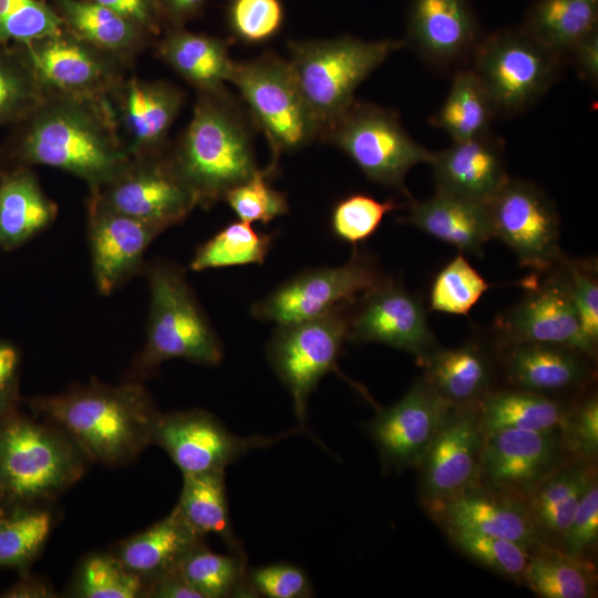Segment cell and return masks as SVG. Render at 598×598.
<instances>
[{
    "label": "cell",
    "instance_id": "1",
    "mask_svg": "<svg viewBox=\"0 0 598 598\" xmlns=\"http://www.w3.org/2000/svg\"><path fill=\"white\" fill-rule=\"evenodd\" d=\"M17 126L12 155L21 165L64 171L90 192L112 181L132 157L111 99L48 93Z\"/></svg>",
    "mask_w": 598,
    "mask_h": 598
},
{
    "label": "cell",
    "instance_id": "2",
    "mask_svg": "<svg viewBox=\"0 0 598 598\" xmlns=\"http://www.w3.org/2000/svg\"><path fill=\"white\" fill-rule=\"evenodd\" d=\"M34 413L62 427L89 460L109 466L134 461L153 444L161 412L145 386L91 383L29 401Z\"/></svg>",
    "mask_w": 598,
    "mask_h": 598
},
{
    "label": "cell",
    "instance_id": "3",
    "mask_svg": "<svg viewBox=\"0 0 598 598\" xmlns=\"http://www.w3.org/2000/svg\"><path fill=\"white\" fill-rule=\"evenodd\" d=\"M255 124L226 90L197 92L193 114L169 155L198 206L209 208L259 171Z\"/></svg>",
    "mask_w": 598,
    "mask_h": 598
},
{
    "label": "cell",
    "instance_id": "4",
    "mask_svg": "<svg viewBox=\"0 0 598 598\" xmlns=\"http://www.w3.org/2000/svg\"><path fill=\"white\" fill-rule=\"evenodd\" d=\"M16 411L0 416V508L49 505L91 461L59 425Z\"/></svg>",
    "mask_w": 598,
    "mask_h": 598
},
{
    "label": "cell",
    "instance_id": "5",
    "mask_svg": "<svg viewBox=\"0 0 598 598\" xmlns=\"http://www.w3.org/2000/svg\"><path fill=\"white\" fill-rule=\"evenodd\" d=\"M404 45V40L365 41L350 35L288 42V62L318 138L355 101L358 86Z\"/></svg>",
    "mask_w": 598,
    "mask_h": 598
},
{
    "label": "cell",
    "instance_id": "6",
    "mask_svg": "<svg viewBox=\"0 0 598 598\" xmlns=\"http://www.w3.org/2000/svg\"><path fill=\"white\" fill-rule=\"evenodd\" d=\"M147 276L151 307L137 369L146 374L171 359L218 364L223 359L221 343L184 274L172 264L156 262L150 267Z\"/></svg>",
    "mask_w": 598,
    "mask_h": 598
},
{
    "label": "cell",
    "instance_id": "7",
    "mask_svg": "<svg viewBox=\"0 0 598 598\" xmlns=\"http://www.w3.org/2000/svg\"><path fill=\"white\" fill-rule=\"evenodd\" d=\"M255 126L271 150L267 168L276 173L282 153L301 150L318 138V132L288 60L265 53L235 62L230 78Z\"/></svg>",
    "mask_w": 598,
    "mask_h": 598
},
{
    "label": "cell",
    "instance_id": "8",
    "mask_svg": "<svg viewBox=\"0 0 598 598\" xmlns=\"http://www.w3.org/2000/svg\"><path fill=\"white\" fill-rule=\"evenodd\" d=\"M471 68L495 115H515L537 102L557 80L565 60L520 28L481 38Z\"/></svg>",
    "mask_w": 598,
    "mask_h": 598
},
{
    "label": "cell",
    "instance_id": "9",
    "mask_svg": "<svg viewBox=\"0 0 598 598\" xmlns=\"http://www.w3.org/2000/svg\"><path fill=\"white\" fill-rule=\"evenodd\" d=\"M344 153L371 182L406 196L405 176L432 152L404 130L395 112L354 101L320 137Z\"/></svg>",
    "mask_w": 598,
    "mask_h": 598
},
{
    "label": "cell",
    "instance_id": "10",
    "mask_svg": "<svg viewBox=\"0 0 598 598\" xmlns=\"http://www.w3.org/2000/svg\"><path fill=\"white\" fill-rule=\"evenodd\" d=\"M348 306L313 319L279 324L267 346L268 361L289 391L300 425H305L309 396L320 380L329 372L344 378L338 359L348 340Z\"/></svg>",
    "mask_w": 598,
    "mask_h": 598
},
{
    "label": "cell",
    "instance_id": "11",
    "mask_svg": "<svg viewBox=\"0 0 598 598\" xmlns=\"http://www.w3.org/2000/svg\"><path fill=\"white\" fill-rule=\"evenodd\" d=\"M383 279L370 256L354 246L346 264L301 271L255 302L250 311L254 318L277 326L300 322L354 303Z\"/></svg>",
    "mask_w": 598,
    "mask_h": 598
},
{
    "label": "cell",
    "instance_id": "12",
    "mask_svg": "<svg viewBox=\"0 0 598 598\" xmlns=\"http://www.w3.org/2000/svg\"><path fill=\"white\" fill-rule=\"evenodd\" d=\"M89 198L163 231L181 223L198 206L195 194L174 166L169 146L161 152L132 156L112 181L90 192Z\"/></svg>",
    "mask_w": 598,
    "mask_h": 598
},
{
    "label": "cell",
    "instance_id": "13",
    "mask_svg": "<svg viewBox=\"0 0 598 598\" xmlns=\"http://www.w3.org/2000/svg\"><path fill=\"white\" fill-rule=\"evenodd\" d=\"M309 433L305 425L274 436H239L231 433L215 415L200 410L161 413L153 444L162 447L182 474L225 471L252 450L268 448L293 434Z\"/></svg>",
    "mask_w": 598,
    "mask_h": 598
},
{
    "label": "cell",
    "instance_id": "14",
    "mask_svg": "<svg viewBox=\"0 0 598 598\" xmlns=\"http://www.w3.org/2000/svg\"><path fill=\"white\" fill-rule=\"evenodd\" d=\"M19 44L47 93L111 99L130 66L64 28Z\"/></svg>",
    "mask_w": 598,
    "mask_h": 598
},
{
    "label": "cell",
    "instance_id": "15",
    "mask_svg": "<svg viewBox=\"0 0 598 598\" xmlns=\"http://www.w3.org/2000/svg\"><path fill=\"white\" fill-rule=\"evenodd\" d=\"M486 206L493 237L506 244L523 267L546 271L560 260L558 214L539 188L509 178Z\"/></svg>",
    "mask_w": 598,
    "mask_h": 598
},
{
    "label": "cell",
    "instance_id": "16",
    "mask_svg": "<svg viewBox=\"0 0 598 598\" xmlns=\"http://www.w3.org/2000/svg\"><path fill=\"white\" fill-rule=\"evenodd\" d=\"M564 451L559 432L504 430L486 434L476 481L487 491L526 498L563 466Z\"/></svg>",
    "mask_w": 598,
    "mask_h": 598
},
{
    "label": "cell",
    "instance_id": "17",
    "mask_svg": "<svg viewBox=\"0 0 598 598\" xmlns=\"http://www.w3.org/2000/svg\"><path fill=\"white\" fill-rule=\"evenodd\" d=\"M454 408L424 380L415 382L396 403L379 408L368 433L384 468L419 466Z\"/></svg>",
    "mask_w": 598,
    "mask_h": 598
},
{
    "label": "cell",
    "instance_id": "18",
    "mask_svg": "<svg viewBox=\"0 0 598 598\" xmlns=\"http://www.w3.org/2000/svg\"><path fill=\"white\" fill-rule=\"evenodd\" d=\"M348 340L385 344L419 362L437 347L421 299L390 279L362 296L358 309L349 312Z\"/></svg>",
    "mask_w": 598,
    "mask_h": 598
},
{
    "label": "cell",
    "instance_id": "19",
    "mask_svg": "<svg viewBox=\"0 0 598 598\" xmlns=\"http://www.w3.org/2000/svg\"><path fill=\"white\" fill-rule=\"evenodd\" d=\"M499 328L508 346L544 343L594 357L597 348L584 336L563 271L530 283L526 296L502 318Z\"/></svg>",
    "mask_w": 598,
    "mask_h": 598
},
{
    "label": "cell",
    "instance_id": "20",
    "mask_svg": "<svg viewBox=\"0 0 598 598\" xmlns=\"http://www.w3.org/2000/svg\"><path fill=\"white\" fill-rule=\"evenodd\" d=\"M484 434L473 405L455 406L421 463V497L431 507L473 487Z\"/></svg>",
    "mask_w": 598,
    "mask_h": 598
},
{
    "label": "cell",
    "instance_id": "21",
    "mask_svg": "<svg viewBox=\"0 0 598 598\" xmlns=\"http://www.w3.org/2000/svg\"><path fill=\"white\" fill-rule=\"evenodd\" d=\"M163 230L110 210L89 198L87 237L96 289L110 295L142 266L150 244Z\"/></svg>",
    "mask_w": 598,
    "mask_h": 598
},
{
    "label": "cell",
    "instance_id": "22",
    "mask_svg": "<svg viewBox=\"0 0 598 598\" xmlns=\"http://www.w3.org/2000/svg\"><path fill=\"white\" fill-rule=\"evenodd\" d=\"M480 39L468 0H410L404 42L427 64L442 70L458 64Z\"/></svg>",
    "mask_w": 598,
    "mask_h": 598
},
{
    "label": "cell",
    "instance_id": "23",
    "mask_svg": "<svg viewBox=\"0 0 598 598\" xmlns=\"http://www.w3.org/2000/svg\"><path fill=\"white\" fill-rule=\"evenodd\" d=\"M111 101L131 156L168 147V133L185 95L167 81L125 78Z\"/></svg>",
    "mask_w": 598,
    "mask_h": 598
},
{
    "label": "cell",
    "instance_id": "24",
    "mask_svg": "<svg viewBox=\"0 0 598 598\" xmlns=\"http://www.w3.org/2000/svg\"><path fill=\"white\" fill-rule=\"evenodd\" d=\"M436 190L487 204L509 179L503 143L489 132L432 154Z\"/></svg>",
    "mask_w": 598,
    "mask_h": 598
},
{
    "label": "cell",
    "instance_id": "25",
    "mask_svg": "<svg viewBox=\"0 0 598 598\" xmlns=\"http://www.w3.org/2000/svg\"><path fill=\"white\" fill-rule=\"evenodd\" d=\"M431 511L446 528L508 539L528 549L543 543L525 504L515 497L470 487Z\"/></svg>",
    "mask_w": 598,
    "mask_h": 598
},
{
    "label": "cell",
    "instance_id": "26",
    "mask_svg": "<svg viewBox=\"0 0 598 598\" xmlns=\"http://www.w3.org/2000/svg\"><path fill=\"white\" fill-rule=\"evenodd\" d=\"M204 543L205 537L174 507L166 517L118 542L110 551L146 586L178 569L187 555Z\"/></svg>",
    "mask_w": 598,
    "mask_h": 598
},
{
    "label": "cell",
    "instance_id": "27",
    "mask_svg": "<svg viewBox=\"0 0 598 598\" xmlns=\"http://www.w3.org/2000/svg\"><path fill=\"white\" fill-rule=\"evenodd\" d=\"M401 221L462 254L481 256L493 238L486 204L439 190L427 199L410 200Z\"/></svg>",
    "mask_w": 598,
    "mask_h": 598
},
{
    "label": "cell",
    "instance_id": "28",
    "mask_svg": "<svg viewBox=\"0 0 598 598\" xmlns=\"http://www.w3.org/2000/svg\"><path fill=\"white\" fill-rule=\"evenodd\" d=\"M63 28L127 65L155 38L138 24L91 0H50Z\"/></svg>",
    "mask_w": 598,
    "mask_h": 598
},
{
    "label": "cell",
    "instance_id": "29",
    "mask_svg": "<svg viewBox=\"0 0 598 598\" xmlns=\"http://www.w3.org/2000/svg\"><path fill=\"white\" fill-rule=\"evenodd\" d=\"M156 49L158 56L197 92L219 90L230 81L235 61L224 39L167 27Z\"/></svg>",
    "mask_w": 598,
    "mask_h": 598
},
{
    "label": "cell",
    "instance_id": "30",
    "mask_svg": "<svg viewBox=\"0 0 598 598\" xmlns=\"http://www.w3.org/2000/svg\"><path fill=\"white\" fill-rule=\"evenodd\" d=\"M56 204L43 192L29 166L20 165L0 176V247L12 250L48 228Z\"/></svg>",
    "mask_w": 598,
    "mask_h": 598
},
{
    "label": "cell",
    "instance_id": "31",
    "mask_svg": "<svg viewBox=\"0 0 598 598\" xmlns=\"http://www.w3.org/2000/svg\"><path fill=\"white\" fill-rule=\"evenodd\" d=\"M571 349L544 343L509 346L505 369L509 381L518 389L545 394L582 383L588 370Z\"/></svg>",
    "mask_w": 598,
    "mask_h": 598
},
{
    "label": "cell",
    "instance_id": "32",
    "mask_svg": "<svg viewBox=\"0 0 598 598\" xmlns=\"http://www.w3.org/2000/svg\"><path fill=\"white\" fill-rule=\"evenodd\" d=\"M420 363L424 381L453 406L473 405L484 398L491 382V364L475 343L435 348Z\"/></svg>",
    "mask_w": 598,
    "mask_h": 598
},
{
    "label": "cell",
    "instance_id": "33",
    "mask_svg": "<svg viewBox=\"0 0 598 598\" xmlns=\"http://www.w3.org/2000/svg\"><path fill=\"white\" fill-rule=\"evenodd\" d=\"M598 0H537L522 30L567 62L570 52L597 32Z\"/></svg>",
    "mask_w": 598,
    "mask_h": 598
},
{
    "label": "cell",
    "instance_id": "34",
    "mask_svg": "<svg viewBox=\"0 0 598 598\" xmlns=\"http://www.w3.org/2000/svg\"><path fill=\"white\" fill-rule=\"evenodd\" d=\"M595 472L586 461L561 466L528 494L524 504L543 539L560 543Z\"/></svg>",
    "mask_w": 598,
    "mask_h": 598
},
{
    "label": "cell",
    "instance_id": "35",
    "mask_svg": "<svg viewBox=\"0 0 598 598\" xmlns=\"http://www.w3.org/2000/svg\"><path fill=\"white\" fill-rule=\"evenodd\" d=\"M477 413L486 435L504 430L559 432L567 411L545 394L517 388L484 396Z\"/></svg>",
    "mask_w": 598,
    "mask_h": 598
},
{
    "label": "cell",
    "instance_id": "36",
    "mask_svg": "<svg viewBox=\"0 0 598 598\" xmlns=\"http://www.w3.org/2000/svg\"><path fill=\"white\" fill-rule=\"evenodd\" d=\"M175 507L197 533L204 537L215 535L230 551L245 554L230 520L225 471L184 474Z\"/></svg>",
    "mask_w": 598,
    "mask_h": 598
},
{
    "label": "cell",
    "instance_id": "37",
    "mask_svg": "<svg viewBox=\"0 0 598 598\" xmlns=\"http://www.w3.org/2000/svg\"><path fill=\"white\" fill-rule=\"evenodd\" d=\"M529 555L523 581L542 598H588L594 596L596 576L586 558H578L539 544Z\"/></svg>",
    "mask_w": 598,
    "mask_h": 598
},
{
    "label": "cell",
    "instance_id": "38",
    "mask_svg": "<svg viewBox=\"0 0 598 598\" xmlns=\"http://www.w3.org/2000/svg\"><path fill=\"white\" fill-rule=\"evenodd\" d=\"M495 116L483 84L468 68L455 72L448 94L431 122L457 142L488 133Z\"/></svg>",
    "mask_w": 598,
    "mask_h": 598
},
{
    "label": "cell",
    "instance_id": "39",
    "mask_svg": "<svg viewBox=\"0 0 598 598\" xmlns=\"http://www.w3.org/2000/svg\"><path fill=\"white\" fill-rule=\"evenodd\" d=\"M178 571L199 598L249 597L246 554H217L204 543L187 555Z\"/></svg>",
    "mask_w": 598,
    "mask_h": 598
},
{
    "label": "cell",
    "instance_id": "40",
    "mask_svg": "<svg viewBox=\"0 0 598 598\" xmlns=\"http://www.w3.org/2000/svg\"><path fill=\"white\" fill-rule=\"evenodd\" d=\"M53 523L49 505L0 508V566L25 571L45 545Z\"/></svg>",
    "mask_w": 598,
    "mask_h": 598
},
{
    "label": "cell",
    "instance_id": "41",
    "mask_svg": "<svg viewBox=\"0 0 598 598\" xmlns=\"http://www.w3.org/2000/svg\"><path fill=\"white\" fill-rule=\"evenodd\" d=\"M47 94L21 44L0 45V127L19 124Z\"/></svg>",
    "mask_w": 598,
    "mask_h": 598
},
{
    "label": "cell",
    "instance_id": "42",
    "mask_svg": "<svg viewBox=\"0 0 598 598\" xmlns=\"http://www.w3.org/2000/svg\"><path fill=\"white\" fill-rule=\"evenodd\" d=\"M272 240V234L258 231L251 224L241 220L234 221L196 249L189 268L203 271L212 268L261 265L269 254Z\"/></svg>",
    "mask_w": 598,
    "mask_h": 598
},
{
    "label": "cell",
    "instance_id": "43",
    "mask_svg": "<svg viewBox=\"0 0 598 598\" xmlns=\"http://www.w3.org/2000/svg\"><path fill=\"white\" fill-rule=\"evenodd\" d=\"M145 586L111 553H92L78 566L68 596L76 598H143Z\"/></svg>",
    "mask_w": 598,
    "mask_h": 598
},
{
    "label": "cell",
    "instance_id": "44",
    "mask_svg": "<svg viewBox=\"0 0 598 598\" xmlns=\"http://www.w3.org/2000/svg\"><path fill=\"white\" fill-rule=\"evenodd\" d=\"M489 288L485 278L460 252L434 276L429 308L432 311L467 316Z\"/></svg>",
    "mask_w": 598,
    "mask_h": 598
},
{
    "label": "cell",
    "instance_id": "45",
    "mask_svg": "<svg viewBox=\"0 0 598 598\" xmlns=\"http://www.w3.org/2000/svg\"><path fill=\"white\" fill-rule=\"evenodd\" d=\"M451 540L470 558L513 580H523L529 558L525 546L499 537L446 528Z\"/></svg>",
    "mask_w": 598,
    "mask_h": 598
},
{
    "label": "cell",
    "instance_id": "46",
    "mask_svg": "<svg viewBox=\"0 0 598 598\" xmlns=\"http://www.w3.org/2000/svg\"><path fill=\"white\" fill-rule=\"evenodd\" d=\"M398 207L394 200L382 202L364 193H352L334 204L331 230L338 239L357 246L370 238L383 218Z\"/></svg>",
    "mask_w": 598,
    "mask_h": 598
},
{
    "label": "cell",
    "instance_id": "47",
    "mask_svg": "<svg viewBox=\"0 0 598 598\" xmlns=\"http://www.w3.org/2000/svg\"><path fill=\"white\" fill-rule=\"evenodd\" d=\"M63 28L49 2L0 0V45L27 43Z\"/></svg>",
    "mask_w": 598,
    "mask_h": 598
},
{
    "label": "cell",
    "instance_id": "48",
    "mask_svg": "<svg viewBox=\"0 0 598 598\" xmlns=\"http://www.w3.org/2000/svg\"><path fill=\"white\" fill-rule=\"evenodd\" d=\"M274 174L266 167L231 188L224 200L239 220L268 224L288 213L289 204L283 193L275 189L269 179Z\"/></svg>",
    "mask_w": 598,
    "mask_h": 598
},
{
    "label": "cell",
    "instance_id": "49",
    "mask_svg": "<svg viewBox=\"0 0 598 598\" xmlns=\"http://www.w3.org/2000/svg\"><path fill=\"white\" fill-rule=\"evenodd\" d=\"M226 21L233 37L245 44H262L275 38L285 21L281 0H229Z\"/></svg>",
    "mask_w": 598,
    "mask_h": 598
},
{
    "label": "cell",
    "instance_id": "50",
    "mask_svg": "<svg viewBox=\"0 0 598 598\" xmlns=\"http://www.w3.org/2000/svg\"><path fill=\"white\" fill-rule=\"evenodd\" d=\"M249 597L309 598L312 585L302 568L290 563H274L247 569Z\"/></svg>",
    "mask_w": 598,
    "mask_h": 598
},
{
    "label": "cell",
    "instance_id": "51",
    "mask_svg": "<svg viewBox=\"0 0 598 598\" xmlns=\"http://www.w3.org/2000/svg\"><path fill=\"white\" fill-rule=\"evenodd\" d=\"M563 272L567 279L573 301L585 338L598 344V281L592 264L561 258Z\"/></svg>",
    "mask_w": 598,
    "mask_h": 598
},
{
    "label": "cell",
    "instance_id": "52",
    "mask_svg": "<svg viewBox=\"0 0 598 598\" xmlns=\"http://www.w3.org/2000/svg\"><path fill=\"white\" fill-rule=\"evenodd\" d=\"M559 435L566 451L580 461H594L598 452V400L591 395L567 412Z\"/></svg>",
    "mask_w": 598,
    "mask_h": 598
},
{
    "label": "cell",
    "instance_id": "53",
    "mask_svg": "<svg viewBox=\"0 0 598 598\" xmlns=\"http://www.w3.org/2000/svg\"><path fill=\"white\" fill-rule=\"evenodd\" d=\"M598 540V486L595 478L584 493L561 540V550L585 558Z\"/></svg>",
    "mask_w": 598,
    "mask_h": 598
},
{
    "label": "cell",
    "instance_id": "54",
    "mask_svg": "<svg viewBox=\"0 0 598 598\" xmlns=\"http://www.w3.org/2000/svg\"><path fill=\"white\" fill-rule=\"evenodd\" d=\"M138 24L154 38L159 35L164 19L158 0H91Z\"/></svg>",
    "mask_w": 598,
    "mask_h": 598
},
{
    "label": "cell",
    "instance_id": "55",
    "mask_svg": "<svg viewBox=\"0 0 598 598\" xmlns=\"http://www.w3.org/2000/svg\"><path fill=\"white\" fill-rule=\"evenodd\" d=\"M19 353L11 343L0 341V416L14 409Z\"/></svg>",
    "mask_w": 598,
    "mask_h": 598
},
{
    "label": "cell",
    "instance_id": "56",
    "mask_svg": "<svg viewBox=\"0 0 598 598\" xmlns=\"http://www.w3.org/2000/svg\"><path fill=\"white\" fill-rule=\"evenodd\" d=\"M579 75L592 85L598 82V31L582 40L568 55Z\"/></svg>",
    "mask_w": 598,
    "mask_h": 598
},
{
    "label": "cell",
    "instance_id": "57",
    "mask_svg": "<svg viewBox=\"0 0 598 598\" xmlns=\"http://www.w3.org/2000/svg\"><path fill=\"white\" fill-rule=\"evenodd\" d=\"M199 598L198 594L185 581L178 569L148 584L144 598Z\"/></svg>",
    "mask_w": 598,
    "mask_h": 598
},
{
    "label": "cell",
    "instance_id": "58",
    "mask_svg": "<svg viewBox=\"0 0 598 598\" xmlns=\"http://www.w3.org/2000/svg\"><path fill=\"white\" fill-rule=\"evenodd\" d=\"M207 0H158L164 24L184 27V23L196 17Z\"/></svg>",
    "mask_w": 598,
    "mask_h": 598
},
{
    "label": "cell",
    "instance_id": "59",
    "mask_svg": "<svg viewBox=\"0 0 598 598\" xmlns=\"http://www.w3.org/2000/svg\"><path fill=\"white\" fill-rule=\"evenodd\" d=\"M0 596L4 598H52L58 595L53 587L45 580L37 577L23 576Z\"/></svg>",
    "mask_w": 598,
    "mask_h": 598
},
{
    "label": "cell",
    "instance_id": "60",
    "mask_svg": "<svg viewBox=\"0 0 598 598\" xmlns=\"http://www.w3.org/2000/svg\"><path fill=\"white\" fill-rule=\"evenodd\" d=\"M41 1H45V2H48V1H50V0H41Z\"/></svg>",
    "mask_w": 598,
    "mask_h": 598
}]
</instances>
